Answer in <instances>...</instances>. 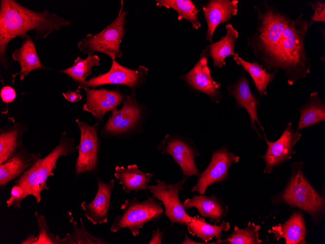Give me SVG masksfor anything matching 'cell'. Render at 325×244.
I'll return each mask as SVG.
<instances>
[{
	"label": "cell",
	"mask_w": 325,
	"mask_h": 244,
	"mask_svg": "<svg viewBox=\"0 0 325 244\" xmlns=\"http://www.w3.org/2000/svg\"><path fill=\"white\" fill-rule=\"evenodd\" d=\"M71 21L47 10L36 12L14 0H0V63L6 70L7 46L13 38L34 30L35 40L46 38L54 31L69 27Z\"/></svg>",
	"instance_id": "6da1fadb"
},
{
	"label": "cell",
	"mask_w": 325,
	"mask_h": 244,
	"mask_svg": "<svg viewBox=\"0 0 325 244\" xmlns=\"http://www.w3.org/2000/svg\"><path fill=\"white\" fill-rule=\"evenodd\" d=\"M313 23L303 13L295 19L289 18L287 21L272 71H283L289 85L310 73L311 59L307 53L305 39Z\"/></svg>",
	"instance_id": "7a4b0ae2"
},
{
	"label": "cell",
	"mask_w": 325,
	"mask_h": 244,
	"mask_svg": "<svg viewBox=\"0 0 325 244\" xmlns=\"http://www.w3.org/2000/svg\"><path fill=\"white\" fill-rule=\"evenodd\" d=\"M257 12V24L253 34L248 39L251 47L261 65L272 70L277 52L287 21V14L264 1L254 7Z\"/></svg>",
	"instance_id": "3957f363"
},
{
	"label": "cell",
	"mask_w": 325,
	"mask_h": 244,
	"mask_svg": "<svg viewBox=\"0 0 325 244\" xmlns=\"http://www.w3.org/2000/svg\"><path fill=\"white\" fill-rule=\"evenodd\" d=\"M274 205L284 204L297 207L311 217L313 224L319 225L325 213V198L311 185L304 172L302 161L293 162L290 178L284 188L272 196Z\"/></svg>",
	"instance_id": "277c9868"
},
{
	"label": "cell",
	"mask_w": 325,
	"mask_h": 244,
	"mask_svg": "<svg viewBox=\"0 0 325 244\" xmlns=\"http://www.w3.org/2000/svg\"><path fill=\"white\" fill-rule=\"evenodd\" d=\"M76 149L74 139L68 137L66 132L63 131L55 148L46 156L37 159L16 181L15 184L19 186L23 191V199L32 195L38 204L41 199L42 191L49 190L47 180L54 175L53 171L57 169L56 163L58 159L61 156L72 154Z\"/></svg>",
	"instance_id": "5b68a950"
},
{
	"label": "cell",
	"mask_w": 325,
	"mask_h": 244,
	"mask_svg": "<svg viewBox=\"0 0 325 244\" xmlns=\"http://www.w3.org/2000/svg\"><path fill=\"white\" fill-rule=\"evenodd\" d=\"M123 7L124 1L121 0L116 18L101 32L95 34H87L77 43L79 50L88 56L93 55L96 52L104 53L112 60L121 58L123 53L120 44L126 32V17L128 14Z\"/></svg>",
	"instance_id": "8992f818"
},
{
	"label": "cell",
	"mask_w": 325,
	"mask_h": 244,
	"mask_svg": "<svg viewBox=\"0 0 325 244\" xmlns=\"http://www.w3.org/2000/svg\"><path fill=\"white\" fill-rule=\"evenodd\" d=\"M162 205L161 202L152 197L148 196L144 201H139L135 197L126 199L120 206L123 212L114 218L110 231L116 232L121 229L127 228L133 236H138L144 225L156 222L163 217L164 210Z\"/></svg>",
	"instance_id": "52a82bcc"
},
{
	"label": "cell",
	"mask_w": 325,
	"mask_h": 244,
	"mask_svg": "<svg viewBox=\"0 0 325 244\" xmlns=\"http://www.w3.org/2000/svg\"><path fill=\"white\" fill-rule=\"evenodd\" d=\"M158 149L161 150L162 153L170 155L181 167L183 173L181 180L183 184L192 176L199 175L195 158L199 155V152L190 139L177 134H167Z\"/></svg>",
	"instance_id": "ba28073f"
},
{
	"label": "cell",
	"mask_w": 325,
	"mask_h": 244,
	"mask_svg": "<svg viewBox=\"0 0 325 244\" xmlns=\"http://www.w3.org/2000/svg\"><path fill=\"white\" fill-rule=\"evenodd\" d=\"M148 72V69L144 66L141 65L138 69L134 70L123 66L115 60H113L108 72L99 74L76 85L79 89L90 87L94 89L106 84L123 85L128 86L132 90H135L141 88L146 81Z\"/></svg>",
	"instance_id": "9c48e42d"
},
{
	"label": "cell",
	"mask_w": 325,
	"mask_h": 244,
	"mask_svg": "<svg viewBox=\"0 0 325 244\" xmlns=\"http://www.w3.org/2000/svg\"><path fill=\"white\" fill-rule=\"evenodd\" d=\"M75 121L80 131V142L76 147L78 150V156L75 166V174L79 176L95 173L98 169L100 147L97 133L99 123L90 126L78 119Z\"/></svg>",
	"instance_id": "30bf717a"
},
{
	"label": "cell",
	"mask_w": 325,
	"mask_h": 244,
	"mask_svg": "<svg viewBox=\"0 0 325 244\" xmlns=\"http://www.w3.org/2000/svg\"><path fill=\"white\" fill-rule=\"evenodd\" d=\"M155 181L156 185L148 186V188L152 197L161 201L163 205L164 213L170 220L171 226L175 223L186 225L193 217L186 212L179 198L180 192L183 189L181 180L172 184L161 180Z\"/></svg>",
	"instance_id": "8fae6325"
},
{
	"label": "cell",
	"mask_w": 325,
	"mask_h": 244,
	"mask_svg": "<svg viewBox=\"0 0 325 244\" xmlns=\"http://www.w3.org/2000/svg\"><path fill=\"white\" fill-rule=\"evenodd\" d=\"M239 159V156L231 152L226 145L213 150L209 165L199 174L197 183L191 188V191L204 194L209 186L229 178L228 172L230 167L237 163Z\"/></svg>",
	"instance_id": "7c38bea8"
},
{
	"label": "cell",
	"mask_w": 325,
	"mask_h": 244,
	"mask_svg": "<svg viewBox=\"0 0 325 244\" xmlns=\"http://www.w3.org/2000/svg\"><path fill=\"white\" fill-rule=\"evenodd\" d=\"M121 109L114 108L102 129L109 136H119L130 132L138 124L143 113V106L136 98L135 90L127 96Z\"/></svg>",
	"instance_id": "4fadbf2b"
},
{
	"label": "cell",
	"mask_w": 325,
	"mask_h": 244,
	"mask_svg": "<svg viewBox=\"0 0 325 244\" xmlns=\"http://www.w3.org/2000/svg\"><path fill=\"white\" fill-rule=\"evenodd\" d=\"M301 136L298 131L292 128V123L289 122L277 140L271 142L266 139L267 146L266 152L264 154L258 156L265 161L263 172L271 173L275 168L289 162L295 153L294 148Z\"/></svg>",
	"instance_id": "5bb4252c"
},
{
	"label": "cell",
	"mask_w": 325,
	"mask_h": 244,
	"mask_svg": "<svg viewBox=\"0 0 325 244\" xmlns=\"http://www.w3.org/2000/svg\"><path fill=\"white\" fill-rule=\"evenodd\" d=\"M208 47L202 51L199 61L187 74L181 75L180 80L184 81L191 91L207 94L213 102L218 103L222 97L221 84L215 81L208 66Z\"/></svg>",
	"instance_id": "9a60e30c"
},
{
	"label": "cell",
	"mask_w": 325,
	"mask_h": 244,
	"mask_svg": "<svg viewBox=\"0 0 325 244\" xmlns=\"http://www.w3.org/2000/svg\"><path fill=\"white\" fill-rule=\"evenodd\" d=\"M228 94L233 97L237 108H244L251 120V126L260 139H267L265 129L259 119L257 110L260 100L251 92L249 79L245 71L234 83L227 86Z\"/></svg>",
	"instance_id": "2e32d148"
},
{
	"label": "cell",
	"mask_w": 325,
	"mask_h": 244,
	"mask_svg": "<svg viewBox=\"0 0 325 244\" xmlns=\"http://www.w3.org/2000/svg\"><path fill=\"white\" fill-rule=\"evenodd\" d=\"M95 178L98 188L94 198L90 203L83 201L80 205L85 217L93 225L107 222L109 211L112 209L111 197L114 187L113 179L106 183L97 175Z\"/></svg>",
	"instance_id": "e0dca14e"
},
{
	"label": "cell",
	"mask_w": 325,
	"mask_h": 244,
	"mask_svg": "<svg viewBox=\"0 0 325 244\" xmlns=\"http://www.w3.org/2000/svg\"><path fill=\"white\" fill-rule=\"evenodd\" d=\"M86 100L83 105L84 111L91 113L101 122L104 115L120 105L125 99L124 94L119 90L85 88Z\"/></svg>",
	"instance_id": "ac0fdd59"
},
{
	"label": "cell",
	"mask_w": 325,
	"mask_h": 244,
	"mask_svg": "<svg viewBox=\"0 0 325 244\" xmlns=\"http://www.w3.org/2000/svg\"><path fill=\"white\" fill-rule=\"evenodd\" d=\"M238 3L237 0H210L203 6L202 12L207 24L206 38L210 42L217 27L237 15Z\"/></svg>",
	"instance_id": "d6986e66"
},
{
	"label": "cell",
	"mask_w": 325,
	"mask_h": 244,
	"mask_svg": "<svg viewBox=\"0 0 325 244\" xmlns=\"http://www.w3.org/2000/svg\"><path fill=\"white\" fill-rule=\"evenodd\" d=\"M268 232L273 234L277 241L284 239L286 244H307L305 238L307 229L304 211L299 209L293 210L288 220L283 224L271 226Z\"/></svg>",
	"instance_id": "ffe728a7"
},
{
	"label": "cell",
	"mask_w": 325,
	"mask_h": 244,
	"mask_svg": "<svg viewBox=\"0 0 325 244\" xmlns=\"http://www.w3.org/2000/svg\"><path fill=\"white\" fill-rule=\"evenodd\" d=\"M183 206L186 210L193 207L196 208L202 217L208 218L211 223L215 224L224 220L229 211L225 202L213 194L195 195L191 198L186 199Z\"/></svg>",
	"instance_id": "44dd1931"
},
{
	"label": "cell",
	"mask_w": 325,
	"mask_h": 244,
	"mask_svg": "<svg viewBox=\"0 0 325 244\" xmlns=\"http://www.w3.org/2000/svg\"><path fill=\"white\" fill-rule=\"evenodd\" d=\"M41 157L39 153L31 152L23 146L11 158L0 165V187L4 189Z\"/></svg>",
	"instance_id": "7402d4cb"
},
{
	"label": "cell",
	"mask_w": 325,
	"mask_h": 244,
	"mask_svg": "<svg viewBox=\"0 0 325 244\" xmlns=\"http://www.w3.org/2000/svg\"><path fill=\"white\" fill-rule=\"evenodd\" d=\"M21 39L22 44L14 51L12 57L19 64L20 67L19 72L13 75V76L19 74L20 80L22 81L32 71L47 68L42 65L32 37L27 34Z\"/></svg>",
	"instance_id": "603a6c76"
},
{
	"label": "cell",
	"mask_w": 325,
	"mask_h": 244,
	"mask_svg": "<svg viewBox=\"0 0 325 244\" xmlns=\"http://www.w3.org/2000/svg\"><path fill=\"white\" fill-rule=\"evenodd\" d=\"M153 175V173L142 172L136 164L129 165L126 168L117 166L115 168L114 174L126 193L139 190L145 191Z\"/></svg>",
	"instance_id": "cb8c5ba5"
},
{
	"label": "cell",
	"mask_w": 325,
	"mask_h": 244,
	"mask_svg": "<svg viewBox=\"0 0 325 244\" xmlns=\"http://www.w3.org/2000/svg\"><path fill=\"white\" fill-rule=\"evenodd\" d=\"M226 33L217 41L208 45V54L213 60V66L221 68L226 65L225 59L229 56L233 57L235 53L236 40L238 38V31L231 24L225 26Z\"/></svg>",
	"instance_id": "d4e9b609"
},
{
	"label": "cell",
	"mask_w": 325,
	"mask_h": 244,
	"mask_svg": "<svg viewBox=\"0 0 325 244\" xmlns=\"http://www.w3.org/2000/svg\"><path fill=\"white\" fill-rule=\"evenodd\" d=\"M296 109L300 113L298 131L325 120V103L318 92L311 93L307 102Z\"/></svg>",
	"instance_id": "484cf974"
},
{
	"label": "cell",
	"mask_w": 325,
	"mask_h": 244,
	"mask_svg": "<svg viewBox=\"0 0 325 244\" xmlns=\"http://www.w3.org/2000/svg\"><path fill=\"white\" fill-rule=\"evenodd\" d=\"M26 127L17 123L0 132V165L14 156L23 147L22 136Z\"/></svg>",
	"instance_id": "4316f807"
},
{
	"label": "cell",
	"mask_w": 325,
	"mask_h": 244,
	"mask_svg": "<svg viewBox=\"0 0 325 244\" xmlns=\"http://www.w3.org/2000/svg\"><path fill=\"white\" fill-rule=\"evenodd\" d=\"M235 63L241 66L244 71L247 72L252 78L260 97L267 94V89L270 82L275 78L276 72H268L260 64L254 61L248 62L241 57L237 53L233 57Z\"/></svg>",
	"instance_id": "83f0119b"
},
{
	"label": "cell",
	"mask_w": 325,
	"mask_h": 244,
	"mask_svg": "<svg viewBox=\"0 0 325 244\" xmlns=\"http://www.w3.org/2000/svg\"><path fill=\"white\" fill-rule=\"evenodd\" d=\"M188 232L193 236H197L204 242H208L215 238L217 241L220 240L224 234L223 231H227L230 227L229 222L223 220L219 225L207 223L203 217L198 215L193 217L187 225Z\"/></svg>",
	"instance_id": "f1b7e54d"
},
{
	"label": "cell",
	"mask_w": 325,
	"mask_h": 244,
	"mask_svg": "<svg viewBox=\"0 0 325 244\" xmlns=\"http://www.w3.org/2000/svg\"><path fill=\"white\" fill-rule=\"evenodd\" d=\"M156 5L160 8L164 7L173 9L178 13L177 19H185L190 21L196 30L201 26L198 18L199 10L191 0H156Z\"/></svg>",
	"instance_id": "f546056e"
},
{
	"label": "cell",
	"mask_w": 325,
	"mask_h": 244,
	"mask_svg": "<svg viewBox=\"0 0 325 244\" xmlns=\"http://www.w3.org/2000/svg\"><path fill=\"white\" fill-rule=\"evenodd\" d=\"M99 65L100 58L97 55L88 56L86 59L78 56L72 66L60 72L73 79L77 84L86 81V77L92 74L93 67Z\"/></svg>",
	"instance_id": "4dcf8cb0"
},
{
	"label": "cell",
	"mask_w": 325,
	"mask_h": 244,
	"mask_svg": "<svg viewBox=\"0 0 325 244\" xmlns=\"http://www.w3.org/2000/svg\"><path fill=\"white\" fill-rule=\"evenodd\" d=\"M261 228L260 225L251 221L243 228L235 225L233 232L225 240H220L219 243L228 244H260L262 243V240L259 238V232Z\"/></svg>",
	"instance_id": "1f68e13d"
},
{
	"label": "cell",
	"mask_w": 325,
	"mask_h": 244,
	"mask_svg": "<svg viewBox=\"0 0 325 244\" xmlns=\"http://www.w3.org/2000/svg\"><path fill=\"white\" fill-rule=\"evenodd\" d=\"M68 214L70 217V221L72 225L73 231L72 234L68 233L65 237L63 238L64 244H108L103 238L97 237L90 234L84 226L82 218H80L81 226L78 227L71 211H69Z\"/></svg>",
	"instance_id": "d6a6232c"
},
{
	"label": "cell",
	"mask_w": 325,
	"mask_h": 244,
	"mask_svg": "<svg viewBox=\"0 0 325 244\" xmlns=\"http://www.w3.org/2000/svg\"><path fill=\"white\" fill-rule=\"evenodd\" d=\"M38 226L39 233L36 244H64L63 238L54 235L49 229L46 220L43 215H39L37 211L34 214Z\"/></svg>",
	"instance_id": "836d02e7"
},
{
	"label": "cell",
	"mask_w": 325,
	"mask_h": 244,
	"mask_svg": "<svg viewBox=\"0 0 325 244\" xmlns=\"http://www.w3.org/2000/svg\"><path fill=\"white\" fill-rule=\"evenodd\" d=\"M308 4L314 10L313 15L310 16V20L314 22H325V2L322 0H315L309 2Z\"/></svg>",
	"instance_id": "e575fe53"
},
{
	"label": "cell",
	"mask_w": 325,
	"mask_h": 244,
	"mask_svg": "<svg viewBox=\"0 0 325 244\" xmlns=\"http://www.w3.org/2000/svg\"><path fill=\"white\" fill-rule=\"evenodd\" d=\"M23 199V191L18 185H15L12 188L9 199L6 201L7 206L20 208V203Z\"/></svg>",
	"instance_id": "d590c367"
},
{
	"label": "cell",
	"mask_w": 325,
	"mask_h": 244,
	"mask_svg": "<svg viewBox=\"0 0 325 244\" xmlns=\"http://www.w3.org/2000/svg\"><path fill=\"white\" fill-rule=\"evenodd\" d=\"M0 94L2 101L6 103L13 102L16 97L15 90L9 86L3 87L0 90Z\"/></svg>",
	"instance_id": "8d00e7d4"
},
{
	"label": "cell",
	"mask_w": 325,
	"mask_h": 244,
	"mask_svg": "<svg viewBox=\"0 0 325 244\" xmlns=\"http://www.w3.org/2000/svg\"><path fill=\"white\" fill-rule=\"evenodd\" d=\"M78 88L75 90H69L67 92L63 93L64 98L71 102H76L80 100L82 97L81 92Z\"/></svg>",
	"instance_id": "74e56055"
},
{
	"label": "cell",
	"mask_w": 325,
	"mask_h": 244,
	"mask_svg": "<svg viewBox=\"0 0 325 244\" xmlns=\"http://www.w3.org/2000/svg\"><path fill=\"white\" fill-rule=\"evenodd\" d=\"M165 230L162 231H160L159 228H157L156 230H153L152 234V237L148 242V244H161L162 243L163 234Z\"/></svg>",
	"instance_id": "f35d334b"
},
{
	"label": "cell",
	"mask_w": 325,
	"mask_h": 244,
	"mask_svg": "<svg viewBox=\"0 0 325 244\" xmlns=\"http://www.w3.org/2000/svg\"><path fill=\"white\" fill-rule=\"evenodd\" d=\"M181 244H218L217 242L216 241L215 242H196L192 239H191L187 234L185 235V238L184 240L181 243Z\"/></svg>",
	"instance_id": "ab89813d"
},
{
	"label": "cell",
	"mask_w": 325,
	"mask_h": 244,
	"mask_svg": "<svg viewBox=\"0 0 325 244\" xmlns=\"http://www.w3.org/2000/svg\"><path fill=\"white\" fill-rule=\"evenodd\" d=\"M38 241L37 236H35L33 233H30L28 237L23 241L21 244H36Z\"/></svg>",
	"instance_id": "60d3db41"
}]
</instances>
